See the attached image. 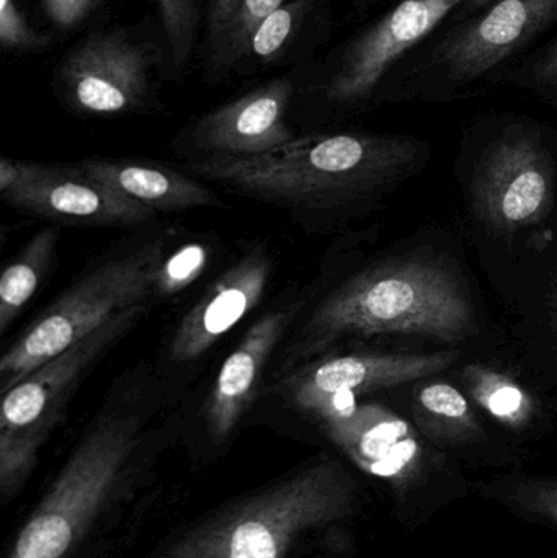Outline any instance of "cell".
<instances>
[{"instance_id": "6da1fadb", "label": "cell", "mask_w": 557, "mask_h": 558, "mask_svg": "<svg viewBox=\"0 0 557 558\" xmlns=\"http://www.w3.org/2000/svg\"><path fill=\"white\" fill-rule=\"evenodd\" d=\"M476 315L457 271L434 257H405L368 268L320 302L284 357V367L311 363L336 341L373 335H424L445 343L467 340Z\"/></svg>"}, {"instance_id": "7a4b0ae2", "label": "cell", "mask_w": 557, "mask_h": 558, "mask_svg": "<svg viewBox=\"0 0 557 558\" xmlns=\"http://www.w3.org/2000/svg\"><path fill=\"white\" fill-rule=\"evenodd\" d=\"M414 154V144L399 137L332 134L294 140L261 156H211L190 169L265 202L332 208L368 195Z\"/></svg>"}, {"instance_id": "3957f363", "label": "cell", "mask_w": 557, "mask_h": 558, "mask_svg": "<svg viewBox=\"0 0 557 558\" xmlns=\"http://www.w3.org/2000/svg\"><path fill=\"white\" fill-rule=\"evenodd\" d=\"M353 490L339 462H316L157 558H283L303 534L343 520L352 510Z\"/></svg>"}, {"instance_id": "277c9868", "label": "cell", "mask_w": 557, "mask_h": 558, "mask_svg": "<svg viewBox=\"0 0 557 558\" xmlns=\"http://www.w3.org/2000/svg\"><path fill=\"white\" fill-rule=\"evenodd\" d=\"M160 265L162 251L149 245L107 262L59 295L3 353L2 393L121 312L147 304L157 294Z\"/></svg>"}, {"instance_id": "5b68a950", "label": "cell", "mask_w": 557, "mask_h": 558, "mask_svg": "<svg viewBox=\"0 0 557 558\" xmlns=\"http://www.w3.org/2000/svg\"><path fill=\"white\" fill-rule=\"evenodd\" d=\"M137 445L134 416H105L87 433L9 558H64L104 507Z\"/></svg>"}, {"instance_id": "8992f818", "label": "cell", "mask_w": 557, "mask_h": 558, "mask_svg": "<svg viewBox=\"0 0 557 558\" xmlns=\"http://www.w3.org/2000/svg\"><path fill=\"white\" fill-rule=\"evenodd\" d=\"M146 305L121 312L3 393L0 415V488L3 498L15 494L25 482L39 446L61 418L78 379L105 350L136 325L146 312Z\"/></svg>"}, {"instance_id": "52a82bcc", "label": "cell", "mask_w": 557, "mask_h": 558, "mask_svg": "<svg viewBox=\"0 0 557 558\" xmlns=\"http://www.w3.org/2000/svg\"><path fill=\"white\" fill-rule=\"evenodd\" d=\"M457 357L455 351H438L359 353L311 361L288 374L280 390L298 409L327 423L352 412L359 397L444 373Z\"/></svg>"}, {"instance_id": "ba28073f", "label": "cell", "mask_w": 557, "mask_h": 558, "mask_svg": "<svg viewBox=\"0 0 557 558\" xmlns=\"http://www.w3.org/2000/svg\"><path fill=\"white\" fill-rule=\"evenodd\" d=\"M154 62L153 48L123 32L95 33L65 56L59 85L69 104L84 113H126L149 95Z\"/></svg>"}, {"instance_id": "9c48e42d", "label": "cell", "mask_w": 557, "mask_h": 558, "mask_svg": "<svg viewBox=\"0 0 557 558\" xmlns=\"http://www.w3.org/2000/svg\"><path fill=\"white\" fill-rule=\"evenodd\" d=\"M0 193L9 205L43 218L90 225H137L154 209L84 172L0 160Z\"/></svg>"}, {"instance_id": "30bf717a", "label": "cell", "mask_w": 557, "mask_h": 558, "mask_svg": "<svg viewBox=\"0 0 557 558\" xmlns=\"http://www.w3.org/2000/svg\"><path fill=\"white\" fill-rule=\"evenodd\" d=\"M464 0H404L340 51L324 84L330 104L365 100L386 72Z\"/></svg>"}, {"instance_id": "8fae6325", "label": "cell", "mask_w": 557, "mask_h": 558, "mask_svg": "<svg viewBox=\"0 0 557 558\" xmlns=\"http://www.w3.org/2000/svg\"><path fill=\"white\" fill-rule=\"evenodd\" d=\"M557 20V0H499L438 45L434 68L451 84L489 74Z\"/></svg>"}, {"instance_id": "7c38bea8", "label": "cell", "mask_w": 557, "mask_h": 558, "mask_svg": "<svg viewBox=\"0 0 557 558\" xmlns=\"http://www.w3.org/2000/svg\"><path fill=\"white\" fill-rule=\"evenodd\" d=\"M477 208L497 228L535 221L552 198L548 160L535 137L513 134L497 141L477 177Z\"/></svg>"}, {"instance_id": "4fadbf2b", "label": "cell", "mask_w": 557, "mask_h": 558, "mask_svg": "<svg viewBox=\"0 0 557 558\" xmlns=\"http://www.w3.org/2000/svg\"><path fill=\"white\" fill-rule=\"evenodd\" d=\"M294 92L288 75L258 85L203 117L193 126V141L215 156L251 157L280 149L296 140L287 123Z\"/></svg>"}, {"instance_id": "5bb4252c", "label": "cell", "mask_w": 557, "mask_h": 558, "mask_svg": "<svg viewBox=\"0 0 557 558\" xmlns=\"http://www.w3.org/2000/svg\"><path fill=\"white\" fill-rule=\"evenodd\" d=\"M271 265L262 248L232 265L177 327L170 354L180 363L198 360L264 298Z\"/></svg>"}, {"instance_id": "9a60e30c", "label": "cell", "mask_w": 557, "mask_h": 558, "mask_svg": "<svg viewBox=\"0 0 557 558\" xmlns=\"http://www.w3.org/2000/svg\"><path fill=\"white\" fill-rule=\"evenodd\" d=\"M296 315V307L280 308L252 325L222 364L206 409L213 438L226 439L257 396L265 366Z\"/></svg>"}, {"instance_id": "2e32d148", "label": "cell", "mask_w": 557, "mask_h": 558, "mask_svg": "<svg viewBox=\"0 0 557 558\" xmlns=\"http://www.w3.org/2000/svg\"><path fill=\"white\" fill-rule=\"evenodd\" d=\"M324 425L330 439L373 474H398L417 456V441L408 423L383 407L356 405Z\"/></svg>"}, {"instance_id": "e0dca14e", "label": "cell", "mask_w": 557, "mask_h": 558, "mask_svg": "<svg viewBox=\"0 0 557 558\" xmlns=\"http://www.w3.org/2000/svg\"><path fill=\"white\" fill-rule=\"evenodd\" d=\"M81 170L90 179L113 186L154 211L198 208L218 202L202 183L162 167L128 160L88 159L82 163Z\"/></svg>"}, {"instance_id": "ac0fdd59", "label": "cell", "mask_w": 557, "mask_h": 558, "mask_svg": "<svg viewBox=\"0 0 557 558\" xmlns=\"http://www.w3.org/2000/svg\"><path fill=\"white\" fill-rule=\"evenodd\" d=\"M288 0H209L203 23L202 61L208 82L238 71L262 20Z\"/></svg>"}, {"instance_id": "d6986e66", "label": "cell", "mask_w": 557, "mask_h": 558, "mask_svg": "<svg viewBox=\"0 0 557 558\" xmlns=\"http://www.w3.org/2000/svg\"><path fill=\"white\" fill-rule=\"evenodd\" d=\"M329 0H288L262 20L252 33L241 68H265L288 59L304 36L327 15Z\"/></svg>"}, {"instance_id": "ffe728a7", "label": "cell", "mask_w": 557, "mask_h": 558, "mask_svg": "<svg viewBox=\"0 0 557 558\" xmlns=\"http://www.w3.org/2000/svg\"><path fill=\"white\" fill-rule=\"evenodd\" d=\"M56 244L58 232L55 229L38 232L3 271L0 278V333L9 330V325L35 294L51 265Z\"/></svg>"}, {"instance_id": "44dd1931", "label": "cell", "mask_w": 557, "mask_h": 558, "mask_svg": "<svg viewBox=\"0 0 557 558\" xmlns=\"http://www.w3.org/2000/svg\"><path fill=\"white\" fill-rule=\"evenodd\" d=\"M464 376L474 399L500 422L517 426L530 418L532 400L509 377L481 366L468 367Z\"/></svg>"}, {"instance_id": "7402d4cb", "label": "cell", "mask_w": 557, "mask_h": 558, "mask_svg": "<svg viewBox=\"0 0 557 558\" xmlns=\"http://www.w3.org/2000/svg\"><path fill=\"white\" fill-rule=\"evenodd\" d=\"M417 402L422 418L434 432L463 436L477 429L467 397L450 384L422 387Z\"/></svg>"}, {"instance_id": "603a6c76", "label": "cell", "mask_w": 557, "mask_h": 558, "mask_svg": "<svg viewBox=\"0 0 557 558\" xmlns=\"http://www.w3.org/2000/svg\"><path fill=\"white\" fill-rule=\"evenodd\" d=\"M162 20L170 59L177 71L189 65L203 29L198 0H154Z\"/></svg>"}, {"instance_id": "cb8c5ba5", "label": "cell", "mask_w": 557, "mask_h": 558, "mask_svg": "<svg viewBox=\"0 0 557 558\" xmlns=\"http://www.w3.org/2000/svg\"><path fill=\"white\" fill-rule=\"evenodd\" d=\"M208 251L203 245H186L160 265L157 275V292L177 294L186 286L192 284L205 270Z\"/></svg>"}, {"instance_id": "d4e9b609", "label": "cell", "mask_w": 557, "mask_h": 558, "mask_svg": "<svg viewBox=\"0 0 557 558\" xmlns=\"http://www.w3.org/2000/svg\"><path fill=\"white\" fill-rule=\"evenodd\" d=\"M0 45L3 51L35 52L49 45V36L33 29L16 0H0Z\"/></svg>"}, {"instance_id": "484cf974", "label": "cell", "mask_w": 557, "mask_h": 558, "mask_svg": "<svg viewBox=\"0 0 557 558\" xmlns=\"http://www.w3.org/2000/svg\"><path fill=\"white\" fill-rule=\"evenodd\" d=\"M509 498L519 510L557 526V478L520 482L510 490Z\"/></svg>"}, {"instance_id": "4316f807", "label": "cell", "mask_w": 557, "mask_h": 558, "mask_svg": "<svg viewBox=\"0 0 557 558\" xmlns=\"http://www.w3.org/2000/svg\"><path fill=\"white\" fill-rule=\"evenodd\" d=\"M39 2L49 22L61 32H69L84 22L104 0H39Z\"/></svg>"}, {"instance_id": "83f0119b", "label": "cell", "mask_w": 557, "mask_h": 558, "mask_svg": "<svg viewBox=\"0 0 557 558\" xmlns=\"http://www.w3.org/2000/svg\"><path fill=\"white\" fill-rule=\"evenodd\" d=\"M533 78L543 87L557 88V39L536 59L533 65Z\"/></svg>"}, {"instance_id": "f1b7e54d", "label": "cell", "mask_w": 557, "mask_h": 558, "mask_svg": "<svg viewBox=\"0 0 557 558\" xmlns=\"http://www.w3.org/2000/svg\"><path fill=\"white\" fill-rule=\"evenodd\" d=\"M378 2L379 0H356L355 7L356 10H360V12H362V10L370 9V7L375 5V3Z\"/></svg>"}, {"instance_id": "f546056e", "label": "cell", "mask_w": 557, "mask_h": 558, "mask_svg": "<svg viewBox=\"0 0 557 558\" xmlns=\"http://www.w3.org/2000/svg\"><path fill=\"white\" fill-rule=\"evenodd\" d=\"M487 2H493V0H470L471 9H476V7L484 5Z\"/></svg>"}, {"instance_id": "4dcf8cb0", "label": "cell", "mask_w": 557, "mask_h": 558, "mask_svg": "<svg viewBox=\"0 0 557 558\" xmlns=\"http://www.w3.org/2000/svg\"><path fill=\"white\" fill-rule=\"evenodd\" d=\"M556 325H557V292H556Z\"/></svg>"}]
</instances>
